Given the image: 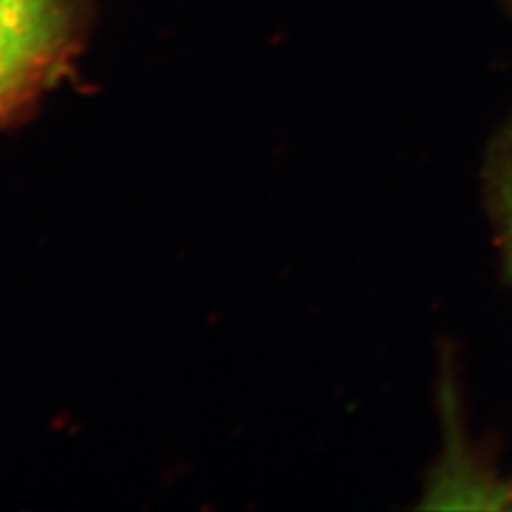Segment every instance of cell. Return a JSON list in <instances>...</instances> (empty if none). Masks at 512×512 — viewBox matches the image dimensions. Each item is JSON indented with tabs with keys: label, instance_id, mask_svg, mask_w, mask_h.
<instances>
[{
	"label": "cell",
	"instance_id": "6da1fadb",
	"mask_svg": "<svg viewBox=\"0 0 512 512\" xmlns=\"http://www.w3.org/2000/svg\"><path fill=\"white\" fill-rule=\"evenodd\" d=\"M77 0H0V116L47 86L69 58Z\"/></svg>",
	"mask_w": 512,
	"mask_h": 512
},
{
	"label": "cell",
	"instance_id": "7a4b0ae2",
	"mask_svg": "<svg viewBox=\"0 0 512 512\" xmlns=\"http://www.w3.org/2000/svg\"><path fill=\"white\" fill-rule=\"evenodd\" d=\"M504 220L508 229V246H510V259H512V152L504 175Z\"/></svg>",
	"mask_w": 512,
	"mask_h": 512
}]
</instances>
